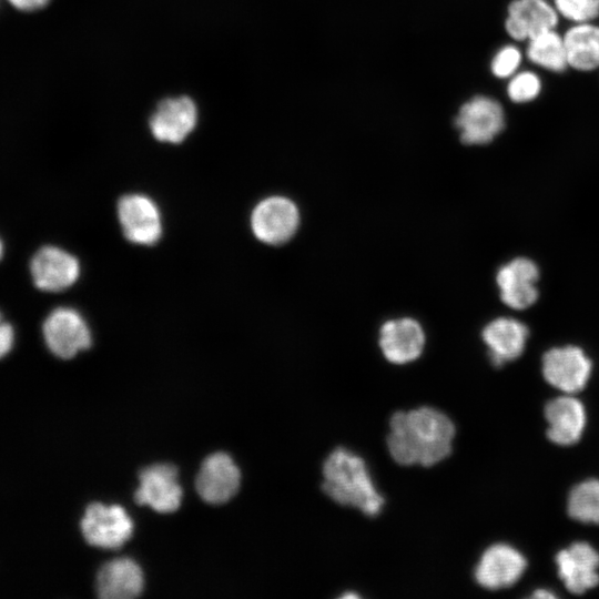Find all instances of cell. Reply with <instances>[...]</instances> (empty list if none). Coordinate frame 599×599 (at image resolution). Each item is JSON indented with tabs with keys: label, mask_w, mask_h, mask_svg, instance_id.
Here are the masks:
<instances>
[{
	"label": "cell",
	"mask_w": 599,
	"mask_h": 599,
	"mask_svg": "<svg viewBox=\"0 0 599 599\" xmlns=\"http://www.w3.org/2000/svg\"><path fill=\"white\" fill-rule=\"evenodd\" d=\"M526 566L527 561L518 550L509 545L497 544L483 554L475 578L481 587L498 590L516 583Z\"/></svg>",
	"instance_id": "obj_13"
},
{
	"label": "cell",
	"mask_w": 599,
	"mask_h": 599,
	"mask_svg": "<svg viewBox=\"0 0 599 599\" xmlns=\"http://www.w3.org/2000/svg\"><path fill=\"white\" fill-rule=\"evenodd\" d=\"M387 445L393 459L405 466H432L451 451L453 422L432 407L397 412L390 419Z\"/></svg>",
	"instance_id": "obj_1"
},
{
	"label": "cell",
	"mask_w": 599,
	"mask_h": 599,
	"mask_svg": "<svg viewBox=\"0 0 599 599\" xmlns=\"http://www.w3.org/2000/svg\"><path fill=\"white\" fill-rule=\"evenodd\" d=\"M323 490L336 502L356 507L365 515H377L384 504L365 461L345 448H336L323 466Z\"/></svg>",
	"instance_id": "obj_2"
},
{
	"label": "cell",
	"mask_w": 599,
	"mask_h": 599,
	"mask_svg": "<svg viewBox=\"0 0 599 599\" xmlns=\"http://www.w3.org/2000/svg\"><path fill=\"white\" fill-rule=\"evenodd\" d=\"M30 272L38 288L59 292L77 281L80 266L70 253L55 246H43L33 255Z\"/></svg>",
	"instance_id": "obj_14"
},
{
	"label": "cell",
	"mask_w": 599,
	"mask_h": 599,
	"mask_svg": "<svg viewBox=\"0 0 599 599\" xmlns=\"http://www.w3.org/2000/svg\"><path fill=\"white\" fill-rule=\"evenodd\" d=\"M42 332L48 348L60 358H71L91 345L89 327L73 308L53 309L44 319Z\"/></svg>",
	"instance_id": "obj_6"
},
{
	"label": "cell",
	"mask_w": 599,
	"mask_h": 599,
	"mask_svg": "<svg viewBox=\"0 0 599 599\" xmlns=\"http://www.w3.org/2000/svg\"><path fill=\"white\" fill-rule=\"evenodd\" d=\"M143 587L140 567L130 558H116L104 564L97 575V593L102 599H131Z\"/></svg>",
	"instance_id": "obj_20"
},
{
	"label": "cell",
	"mask_w": 599,
	"mask_h": 599,
	"mask_svg": "<svg viewBox=\"0 0 599 599\" xmlns=\"http://www.w3.org/2000/svg\"><path fill=\"white\" fill-rule=\"evenodd\" d=\"M455 126L464 144H488L505 128L502 106L490 97L476 95L460 106Z\"/></svg>",
	"instance_id": "obj_3"
},
{
	"label": "cell",
	"mask_w": 599,
	"mask_h": 599,
	"mask_svg": "<svg viewBox=\"0 0 599 599\" xmlns=\"http://www.w3.org/2000/svg\"><path fill=\"white\" fill-rule=\"evenodd\" d=\"M197 109L187 95L165 98L158 102L150 115L152 135L160 142L179 144L194 130Z\"/></svg>",
	"instance_id": "obj_8"
},
{
	"label": "cell",
	"mask_w": 599,
	"mask_h": 599,
	"mask_svg": "<svg viewBox=\"0 0 599 599\" xmlns=\"http://www.w3.org/2000/svg\"><path fill=\"white\" fill-rule=\"evenodd\" d=\"M14 9L22 12H33L43 9L50 0H7Z\"/></svg>",
	"instance_id": "obj_27"
},
{
	"label": "cell",
	"mask_w": 599,
	"mask_h": 599,
	"mask_svg": "<svg viewBox=\"0 0 599 599\" xmlns=\"http://www.w3.org/2000/svg\"><path fill=\"white\" fill-rule=\"evenodd\" d=\"M240 469L225 453L207 456L197 473L195 487L200 497L210 504H223L238 490Z\"/></svg>",
	"instance_id": "obj_12"
},
{
	"label": "cell",
	"mask_w": 599,
	"mask_h": 599,
	"mask_svg": "<svg viewBox=\"0 0 599 599\" xmlns=\"http://www.w3.org/2000/svg\"><path fill=\"white\" fill-rule=\"evenodd\" d=\"M295 204L282 196L261 201L252 212L251 226L254 235L266 244H282L288 241L298 225Z\"/></svg>",
	"instance_id": "obj_9"
},
{
	"label": "cell",
	"mask_w": 599,
	"mask_h": 599,
	"mask_svg": "<svg viewBox=\"0 0 599 599\" xmlns=\"http://www.w3.org/2000/svg\"><path fill=\"white\" fill-rule=\"evenodd\" d=\"M547 436L557 445L576 444L586 426V412L581 402L572 396H560L545 407Z\"/></svg>",
	"instance_id": "obj_19"
},
{
	"label": "cell",
	"mask_w": 599,
	"mask_h": 599,
	"mask_svg": "<svg viewBox=\"0 0 599 599\" xmlns=\"http://www.w3.org/2000/svg\"><path fill=\"white\" fill-rule=\"evenodd\" d=\"M541 82L538 75L530 71H524L512 77L507 87L509 99L516 103H525L538 97Z\"/></svg>",
	"instance_id": "obj_24"
},
{
	"label": "cell",
	"mask_w": 599,
	"mask_h": 599,
	"mask_svg": "<svg viewBox=\"0 0 599 599\" xmlns=\"http://www.w3.org/2000/svg\"><path fill=\"white\" fill-rule=\"evenodd\" d=\"M529 336L525 323L514 317H497L481 332L491 363L499 367L521 356Z\"/></svg>",
	"instance_id": "obj_16"
},
{
	"label": "cell",
	"mask_w": 599,
	"mask_h": 599,
	"mask_svg": "<svg viewBox=\"0 0 599 599\" xmlns=\"http://www.w3.org/2000/svg\"><path fill=\"white\" fill-rule=\"evenodd\" d=\"M538 280L539 268L532 260L524 256L510 260L496 274L501 302L516 311L532 306L539 296Z\"/></svg>",
	"instance_id": "obj_7"
},
{
	"label": "cell",
	"mask_w": 599,
	"mask_h": 599,
	"mask_svg": "<svg viewBox=\"0 0 599 599\" xmlns=\"http://www.w3.org/2000/svg\"><path fill=\"white\" fill-rule=\"evenodd\" d=\"M558 575L566 588L581 595L599 583V554L587 542H576L556 557Z\"/></svg>",
	"instance_id": "obj_15"
},
{
	"label": "cell",
	"mask_w": 599,
	"mask_h": 599,
	"mask_svg": "<svg viewBox=\"0 0 599 599\" xmlns=\"http://www.w3.org/2000/svg\"><path fill=\"white\" fill-rule=\"evenodd\" d=\"M521 61V53L514 45L501 48L491 61V72L495 77L506 79L511 77L518 69Z\"/></svg>",
	"instance_id": "obj_26"
},
{
	"label": "cell",
	"mask_w": 599,
	"mask_h": 599,
	"mask_svg": "<svg viewBox=\"0 0 599 599\" xmlns=\"http://www.w3.org/2000/svg\"><path fill=\"white\" fill-rule=\"evenodd\" d=\"M13 331L10 324L2 323L0 327V354L3 357L11 348Z\"/></svg>",
	"instance_id": "obj_28"
},
{
	"label": "cell",
	"mask_w": 599,
	"mask_h": 599,
	"mask_svg": "<svg viewBox=\"0 0 599 599\" xmlns=\"http://www.w3.org/2000/svg\"><path fill=\"white\" fill-rule=\"evenodd\" d=\"M591 369V359L576 345L554 347L542 356L545 379L566 394H575L583 389Z\"/></svg>",
	"instance_id": "obj_4"
},
{
	"label": "cell",
	"mask_w": 599,
	"mask_h": 599,
	"mask_svg": "<svg viewBox=\"0 0 599 599\" xmlns=\"http://www.w3.org/2000/svg\"><path fill=\"white\" fill-rule=\"evenodd\" d=\"M557 12L546 0H514L508 7L505 27L512 39L529 40L554 29L558 23Z\"/></svg>",
	"instance_id": "obj_17"
},
{
	"label": "cell",
	"mask_w": 599,
	"mask_h": 599,
	"mask_svg": "<svg viewBox=\"0 0 599 599\" xmlns=\"http://www.w3.org/2000/svg\"><path fill=\"white\" fill-rule=\"evenodd\" d=\"M568 512L575 520L599 524V480L589 479L573 487L568 498Z\"/></svg>",
	"instance_id": "obj_23"
},
{
	"label": "cell",
	"mask_w": 599,
	"mask_h": 599,
	"mask_svg": "<svg viewBox=\"0 0 599 599\" xmlns=\"http://www.w3.org/2000/svg\"><path fill=\"white\" fill-rule=\"evenodd\" d=\"M118 217L124 236L132 243L152 245L162 233L156 204L142 194H128L118 202Z\"/></svg>",
	"instance_id": "obj_10"
},
{
	"label": "cell",
	"mask_w": 599,
	"mask_h": 599,
	"mask_svg": "<svg viewBox=\"0 0 599 599\" xmlns=\"http://www.w3.org/2000/svg\"><path fill=\"white\" fill-rule=\"evenodd\" d=\"M526 53L532 63L549 71L562 72L568 67L564 38L554 29L529 39Z\"/></svg>",
	"instance_id": "obj_22"
},
{
	"label": "cell",
	"mask_w": 599,
	"mask_h": 599,
	"mask_svg": "<svg viewBox=\"0 0 599 599\" xmlns=\"http://www.w3.org/2000/svg\"><path fill=\"white\" fill-rule=\"evenodd\" d=\"M531 597L534 598H555L556 596L548 590H537Z\"/></svg>",
	"instance_id": "obj_29"
},
{
	"label": "cell",
	"mask_w": 599,
	"mask_h": 599,
	"mask_svg": "<svg viewBox=\"0 0 599 599\" xmlns=\"http://www.w3.org/2000/svg\"><path fill=\"white\" fill-rule=\"evenodd\" d=\"M177 470L173 465L155 464L139 474L140 486L134 499L139 505H149L159 512H172L180 506L182 489L176 481Z\"/></svg>",
	"instance_id": "obj_11"
},
{
	"label": "cell",
	"mask_w": 599,
	"mask_h": 599,
	"mask_svg": "<svg viewBox=\"0 0 599 599\" xmlns=\"http://www.w3.org/2000/svg\"><path fill=\"white\" fill-rule=\"evenodd\" d=\"M80 526L88 544L105 549L120 548L132 534V521L118 505H88Z\"/></svg>",
	"instance_id": "obj_5"
},
{
	"label": "cell",
	"mask_w": 599,
	"mask_h": 599,
	"mask_svg": "<svg viewBox=\"0 0 599 599\" xmlns=\"http://www.w3.org/2000/svg\"><path fill=\"white\" fill-rule=\"evenodd\" d=\"M556 10L566 19L582 23L599 17V0H554Z\"/></svg>",
	"instance_id": "obj_25"
},
{
	"label": "cell",
	"mask_w": 599,
	"mask_h": 599,
	"mask_svg": "<svg viewBox=\"0 0 599 599\" xmlns=\"http://www.w3.org/2000/svg\"><path fill=\"white\" fill-rule=\"evenodd\" d=\"M424 344V331L412 318L389 321L380 329L379 345L384 356L392 363L405 364L416 359L422 354Z\"/></svg>",
	"instance_id": "obj_18"
},
{
	"label": "cell",
	"mask_w": 599,
	"mask_h": 599,
	"mask_svg": "<svg viewBox=\"0 0 599 599\" xmlns=\"http://www.w3.org/2000/svg\"><path fill=\"white\" fill-rule=\"evenodd\" d=\"M564 43L568 65L579 71L599 68V27L590 22L577 23L565 33Z\"/></svg>",
	"instance_id": "obj_21"
}]
</instances>
